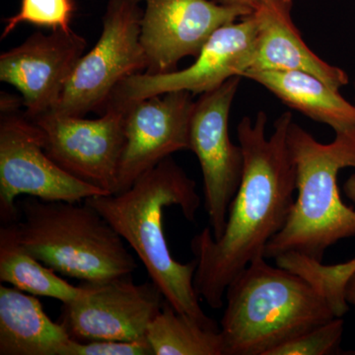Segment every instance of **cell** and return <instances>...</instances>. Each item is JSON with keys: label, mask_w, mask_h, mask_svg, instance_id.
<instances>
[{"label": "cell", "mask_w": 355, "mask_h": 355, "mask_svg": "<svg viewBox=\"0 0 355 355\" xmlns=\"http://www.w3.org/2000/svg\"><path fill=\"white\" fill-rule=\"evenodd\" d=\"M268 121V114L260 111L254 121L244 116L238 125L244 171L223 234L214 239L209 226L191 242L198 261L196 291L214 309L223 307L230 282L252 261L265 257L266 246L284 228L293 205L296 168L287 144L293 116L289 112L280 114L270 137Z\"/></svg>", "instance_id": "cell-1"}, {"label": "cell", "mask_w": 355, "mask_h": 355, "mask_svg": "<svg viewBox=\"0 0 355 355\" xmlns=\"http://www.w3.org/2000/svg\"><path fill=\"white\" fill-rule=\"evenodd\" d=\"M119 233L146 268L151 282L177 312L209 329L219 330L200 307L193 279L198 261L182 263L173 258L164 232V210L176 205L184 218L195 221L200 207L197 183L172 156L141 175L128 190L84 200Z\"/></svg>", "instance_id": "cell-2"}, {"label": "cell", "mask_w": 355, "mask_h": 355, "mask_svg": "<svg viewBox=\"0 0 355 355\" xmlns=\"http://www.w3.org/2000/svg\"><path fill=\"white\" fill-rule=\"evenodd\" d=\"M220 322L224 355H268L335 319L323 294L300 275L266 263L248 265L229 284Z\"/></svg>", "instance_id": "cell-3"}, {"label": "cell", "mask_w": 355, "mask_h": 355, "mask_svg": "<svg viewBox=\"0 0 355 355\" xmlns=\"http://www.w3.org/2000/svg\"><path fill=\"white\" fill-rule=\"evenodd\" d=\"M287 144L296 168V191L284 228L266 248L265 258L298 253L323 261L336 243L355 236V210L338 190L340 170L355 168V128L336 132L331 144H321L292 121Z\"/></svg>", "instance_id": "cell-4"}, {"label": "cell", "mask_w": 355, "mask_h": 355, "mask_svg": "<svg viewBox=\"0 0 355 355\" xmlns=\"http://www.w3.org/2000/svg\"><path fill=\"white\" fill-rule=\"evenodd\" d=\"M18 240L35 259L55 272L100 284L132 275L137 260L127 243L92 207L84 202L18 203Z\"/></svg>", "instance_id": "cell-5"}, {"label": "cell", "mask_w": 355, "mask_h": 355, "mask_svg": "<svg viewBox=\"0 0 355 355\" xmlns=\"http://www.w3.org/2000/svg\"><path fill=\"white\" fill-rule=\"evenodd\" d=\"M22 98L6 92L0 97V219L18 221L19 196L44 202H80L108 195L76 179L53 162L46 150L43 130L27 116Z\"/></svg>", "instance_id": "cell-6"}, {"label": "cell", "mask_w": 355, "mask_h": 355, "mask_svg": "<svg viewBox=\"0 0 355 355\" xmlns=\"http://www.w3.org/2000/svg\"><path fill=\"white\" fill-rule=\"evenodd\" d=\"M142 16L137 0H109L101 37L77 62L57 108L51 113L102 114L114 89L128 77L146 71L147 58L140 42Z\"/></svg>", "instance_id": "cell-7"}, {"label": "cell", "mask_w": 355, "mask_h": 355, "mask_svg": "<svg viewBox=\"0 0 355 355\" xmlns=\"http://www.w3.org/2000/svg\"><path fill=\"white\" fill-rule=\"evenodd\" d=\"M241 77L203 93L195 102L190 127V150L202 170L205 207L214 239L223 234L229 207L244 171V154L229 135V114Z\"/></svg>", "instance_id": "cell-8"}, {"label": "cell", "mask_w": 355, "mask_h": 355, "mask_svg": "<svg viewBox=\"0 0 355 355\" xmlns=\"http://www.w3.org/2000/svg\"><path fill=\"white\" fill-rule=\"evenodd\" d=\"M33 121L43 130L49 157L62 170L108 195L118 193L125 141L121 105L109 103L95 120L48 113Z\"/></svg>", "instance_id": "cell-9"}, {"label": "cell", "mask_w": 355, "mask_h": 355, "mask_svg": "<svg viewBox=\"0 0 355 355\" xmlns=\"http://www.w3.org/2000/svg\"><path fill=\"white\" fill-rule=\"evenodd\" d=\"M81 297L64 303L60 323L77 342L144 340L164 296L153 282L135 284L132 275L90 284Z\"/></svg>", "instance_id": "cell-10"}, {"label": "cell", "mask_w": 355, "mask_h": 355, "mask_svg": "<svg viewBox=\"0 0 355 355\" xmlns=\"http://www.w3.org/2000/svg\"><path fill=\"white\" fill-rule=\"evenodd\" d=\"M256 38L257 23L252 13L216 30L190 67L157 76L133 74L114 89L109 103L135 101L173 91L202 95L233 77L243 78L253 65Z\"/></svg>", "instance_id": "cell-11"}, {"label": "cell", "mask_w": 355, "mask_h": 355, "mask_svg": "<svg viewBox=\"0 0 355 355\" xmlns=\"http://www.w3.org/2000/svg\"><path fill=\"white\" fill-rule=\"evenodd\" d=\"M146 2L141 42L147 58L144 73L175 71L184 58H197L210 37L223 26L251 15L240 6L214 0H137Z\"/></svg>", "instance_id": "cell-12"}, {"label": "cell", "mask_w": 355, "mask_h": 355, "mask_svg": "<svg viewBox=\"0 0 355 355\" xmlns=\"http://www.w3.org/2000/svg\"><path fill=\"white\" fill-rule=\"evenodd\" d=\"M195 102L189 91H173L125 103L110 102L123 109L125 141L116 193L128 190L141 175L172 154L190 150Z\"/></svg>", "instance_id": "cell-13"}, {"label": "cell", "mask_w": 355, "mask_h": 355, "mask_svg": "<svg viewBox=\"0 0 355 355\" xmlns=\"http://www.w3.org/2000/svg\"><path fill=\"white\" fill-rule=\"evenodd\" d=\"M86 46V39L72 30L33 33L0 55V80L19 91L25 113L34 120L57 108Z\"/></svg>", "instance_id": "cell-14"}, {"label": "cell", "mask_w": 355, "mask_h": 355, "mask_svg": "<svg viewBox=\"0 0 355 355\" xmlns=\"http://www.w3.org/2000/svg\"><path fill=\"white\" fill-rule=\"evenodd\" d=\"M292 0L261 6L253 14L257 23L256 51L251 70L302 71L340 91L349 84L347 72L318 57L301 37L291 16ZM248 72V71H247Z\"/></svg>", "instance_id": "cell-15"}, {"label": "cell", "mask_w": 355, "mask_h": 355, "mask_svg": "<svg viewBox=\"0 0 355 355\" xmlns=\"http://www.w3.org/2000/svg\"><path fill=\"white\" fill-rule=\"evenodd\" d=\"M72 340L38 298L0 286V355H67Z\"/></svg>", "instance_id": "cell-16"}, {"label": "cell", "mask_w": 355, "mask_h": 355, "mask_svg": "<svg viewBox=\"0 0 355 355\" xmlns=\"http://www.w3.org/2000/svg\"><path fill=\"white\" fill-rule=\"evenodd\" d=\"M243 78L260 84L286 106L312 120L330 125L335 132L355 128V105L347 102L340 91L334 90L312 74L251 70Z\"/></svg>", "instance_id": "cell-17"}, {"label": "cell", "mask_w": 355, "mask_h": 355, "mask_svg": "<svg viewBox=\"0 0 355 355\" xmlns=\"http://www.w3.org/2000/svg\"><path fill=\"white\" fill-rule=\"evenodd\" d=\"M0 282L34 296L57 299L62 304L87 291L85 284L72 286L28 253L18 240L15 222L0 227Z\"/></svg>", "instance_id": "cell-18"}, {"label": "cell", "mask_w": 355, "mask_h": 355, "mask_svg": "<svg viewBox=\"0 0 355 355\" xmlns=\"http://www.w3.org/2000/svg\"><path fill=\"white\" fill-rule=\"evenodd\" d=\"M146 340L154 355H224L220 329L205 328L166 300L149 324Z\"/></svg>", "instance_id": "cell-19"}, {"label": "cell", "mask_w": 355, "mask_h": 355, "mask_svg": "<svg viewBox=\"0 0 355 355\" xmlns=\"http://www.w3.org/2000/svg\"><path fill=\"white\" fill-rule=\"evenodd\" d=\"M277 266L300 275L318 289L330 303L336 317L342 318L349 311L345 298L347 282L355 272V258L338 265L324 266L298 253L282 254L275 259Z\"/></svg>", "instance_id": "cell-20"}, {"label": "cell", "mask_w": 355, "mask_h": 355, "mask_svg": "<svg viewBox=\"0 0 355 355\" xmlns=\"http://www.w3.org/2000/svg\"><path fill=\"white\" fill-rule=\"evenodd\" d=\"M76 11L73 0H21L19 11L6 18L1 40L11 34L18 25L28 23L51 30L70 31Z\"/></svg>", "instance_id": "cell-21"}, {"label": "cell", "mask_w": 355, "mask_h": 355, "mask_svg": "<svg viewBox=\"0 0 355 355\" xmlns=\"http://www.w3.org/2000/svg\"><path fill=\"white\" fill-rule=\"evenodd\" d=\"M345 322L342 318L315 327L302 335L275 347L268 355H327L336 352L342 340Z\"/></svg>", "instance_id": "cell-22"}, {"label": "cell", "mask_w": 355, "mask_h": 355, "mask_svg": "<svg viewBox=\"0 0 355 355\" xmlns=\"http://www.w3.org/2000/svg\"><path fill=\"white\" fill-rule=\"evenodd\" d=\"M67 355H153L147 340H72Z\"/></svg>", "instance_id": "cell-23"}, {"label": "cell", "mask_w": 355, "mask_h": 355, "mask_svg": "<svg viewBox=\"0 0 355 355\" xmlns=\"http://www.w3.org/2000/svg\"><path fill=\"white\" fill-rule=\"evenodd\" d=\"M214 1L219 4H223V6L244 7V8L250 9L254 12L261 6L279 1V0H214Z\"/></svg>", "instance_id": "cell-24"}, {"label": "cell", "mask_w": 355, "mask_h": 355, "mask_svg": "<svg viewBox=\"0 0 355 355\" xmlns=\"http://www.w3.org/2000/svg\"><path fill=\"white\" fill-rule=\"evenodd\" d=\"M345 298L347 303L352 304L355 310V272L350 277L349 282H347V291H345Z\"/></svg>", "instance_id": "cell-25"}, {"label": "cell", "mask_w": 355, "mask_h": 355, "mask_svg": "<svg viewBox=\"0 0 355 355\" xmlns=\"http://www.w3.org/2000/svg\"><path fill=\"white\" fill-rule=\"evenodd\" d=\"M345 196L355 203V174L352 175L343 186Z\"/></svg>", "instance_id": "cell-26"}, {"label": "cell", "mask_w": 355, "mask_h": 355, "mask_svg": "<svg viewBox=\"0 0 355 355\" xmlns=\"http://www.w3.org/2000/svg\"><path fill=\"white\" fill-rule=\"evenodd\" d=\"M354 89H355V83H354Z\"/></svg>", "instance_id": "cell-27"}]
</instances>
